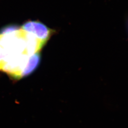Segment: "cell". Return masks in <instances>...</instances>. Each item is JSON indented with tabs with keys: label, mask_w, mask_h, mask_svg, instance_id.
I'll return each mask as SVG.
<instances>
[{
	"label": "cell",
	"mask_w": 128,
	"mask_h": 128,
	"mask_svg": "<svg viewBox=\"0 0 128 128\" xmlns=\"http://www.w3.org/2000/svg\"><path fill=\"white\" fill-rule=\"evenodd\" d=\"M21 28L24 31L34 35L44 45L54 32L43 23L37 21L27 22Z\"/></svg>",
	"instance_id": "1"
},
{
	"label": "cell",
	"mask_w": 128,
	"mask_h": 128,
	"mask_svg": "<svg viewBox=\"0 0 128 128\" xmlns=\"http://www.w3.org/2000/svg\"><path fill=\"white\" fill-rule=\"evenodd\" d=\"M39 52H37L30 56L26 67L23 71L22 78L31 74L38 66L41 58Z\"/></svg>",
	"instance_id": "2"
},
{
	"label": "cell",
	"mask_w": 128,
	"mask_h": 128,
	"mask_svg": "<svg viewBox=\"0 0 128 128\" xmlns=\"http://www.w3.org/2000/svg\"><path fill=\"white\" fill-rule=\"evenodd\" d=\"M3 60H4V55H3L2 48L0 45V66L2 63Z\"/></svg>",
	"instance_id": "3"
}]
</instances>
